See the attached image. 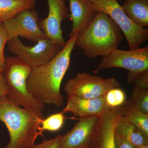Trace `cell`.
<instances>
[{"label":"cell","mask_w":148,"mask_h":148,"mask_svg":"<svg viewBox=\"0 0 148 148\" xmlns=\"http://www.w3.org/2000/svg\"><path fill=\"white\" fill-rule=\"evenodd\" d=\"M106 108L104 97L95 99H83L73 95H68L67 103L63 110L80 118L90 116L100 117Z\"/></svg>","instance_id":"4fadbf2b"},{"label":"cell","mask_w":148,"mask_h":148,"mask_svg":"<svg viewBox=\"0 0 148 148\" xmlns=\"http://www.w3.org/2000/svg\"><path fill=\"white\" fill-rule=\"evenodd\" d=\"M98 116L80 118L73 127L61 137L60 148H91Z\"/></svg>","instance_id":"8fae6325"},{"label":"cell","mask_w":148,"mask_h":148,"mask_svg":"<svg viewBox=\"0 0 148 148\" xmlns=\"http://www.w3.org/2000/svg\"><path fill=\"white\" fill-rule=\"evenodd\" d=\"M118 109L121 114L148 136V114L135 106L130 98Z\"/></svg>","instance_id":"ac0fdd59"},{"label":"cell","mask_w":148,"mask_h":148,"mask_svg":"<svg viewBox=\"0 0 148 148\" xmlns=\"http://www.w3.org/2000/svg\"><path fill=\"white\" fill-rule=\"evenodd\" d=\"M137 148H148V144L137 147Z\"/></svg>","instance_id":"4316f807"},{"label":"cell","mask_w":148,"mask_h":148,"mask_svg":"<svg viewBox=\"0 0 148 148\" xmlns=\"http://www.w3.org/2000/svg\"><path fill=\"white\" fill-rule=\"evenodd\" d=\"M44 119L42 112L21 108L7 96H0V121L8 130L10 141L4 148H34Z\"/></svg>","instance_id":"7a4b0ae2"},{"label":"cell","mask_w":148,"mask_h":148,"mask_svg":"<svg viewBox=\"0 0 148 148\" xmlns=\"http://www.w3.org/2000/svg\"><path fill=\"white\" fill-rule=\"evenodd\" d=\"M70 19L73 22L71 37L79 34L94 18L98 12L93 8L90 0H69Z\"/></svg>","instance_id":"5bb4252c"},{"label":"cell","mask_w":148,"mask_h":148,"mask_svg":"<svg viewBox=\"0 0 148 148\" xmlns=\"http://www.w3.org/2000/svg\"><path fill=\"white\" fill-rule=\"evenodd\" d=\"M32 68L17 56L5 57L3 75L7 96L18 106L42 112L45 105L35 99L27 89V81Z\"/></svg>","instance_id":"277c9868"},{"label":"cell","mask_w":148,"mask_h":148,"mask_svg":"<svg viewBox=\"0 0 148 148\" xmlns=\"http://www.w3.org/2000/svg\"><path fill=\"white\" fill-rule=\"evenodd\" d=\"M132 84L138 87L148 88V71L141 72L138 74Z\"/></svg>","instance_id":"cb8c5ba5"},{"label":"cell","mask_w":148,"mask_h":148,"mask_svg":"<svg viewBox=\"0 0 148 148\" xmlns=\"http://www.w3.org/2000/svg\"><path fill=\"white\" fill-rule=\"evenodd\" d=\"M66 117L63 112L51 115L41 121L40 133L42 135L43 131L57 132L60 130L64 125Z\"/></svg>","instance_id":"ffe728a7"},{"label":"cell","mask_w":148,"mask_h":148,"mask_svg":"<svg viewBox=\"0 0 148 148\" xmlns=\"http://www.w3.org/2000/svg\"><path fill=\"white\" fill-rule=\"evenodd\" d=\"M116 23L103 12H98L94 18L78 34L75 46L86 57L95 58L108 55L117 49L124 39Z\"/></svg>","instance_id":"3957f363"},{"label":"cell","mask_w":148,"mask_h":148,"mask_svg":"<svg viewBox=\"0 0 148 148\" xmlns=\"http://www.w3.org/2000/svg\"><path fill=\"white\" fill-rule=\"evenodd\" d=\"M8 42L7 35L2 21L0 20V74H3L5 64V57L4 56V48Z\"/></svg>","instance_id":"7402d4cb"},{"label":"cell","mask_w":148,"mask_h":148,"mask_svg":"<svg viewBox=\"0 0 148 148\" xmlns=\"http://www.w3.org/2000/svg\"><path fill=\"white\" fill-rule=\"evenodd\" d=\"M119 114L118 109L106 108L98 118L91 148H116L115 132Z\"/></svg>","instance_id":"7c38bea8"},{"label":"cell","mask_w":148,"mask_h":148,"mask_svg":"<svg viewBox=\"0 0 148 148\" xmlns=\"http://www.w3.org/2000/svg\"><path fill=\"white\" fill-rule=\"evenodd\" d=\"M128 18L145 28L148 26V0H125L122 5Z\"/></svg>","instance_id":"2e32d148"},{"label":"cell","mask_w":148,"mask_h":148,"mask_svg":"<svg viewBox=\"0 0 148 148\" xmlns=\"http://www.w3.org/2000/svg\"><path fill=\"white\" fill-rule=\"evenodd\" d=\"M8 90L3 74H0V96H6Z\"/></svg>","instance_id":"484cf974"},{"label":"cell","mask_w":148,"mask_h":148,"mask_svg":"<svg viewBox=\"0 0 148 148\" xmlns=\"http://www.w3.org/2000/svg\"><path fill=\"white\" fill-rule=\"evenodd\" d=\"M130 99L137 108L148 114V88L134 85Z\"/></svg>","instance_id":"44dd1931"},{"label":"cell","mask_w":148,"mask_h":148,"mask_svg":"<svg viewBox=\"0 0 148 148\" xmlns=\"http://www.w3.org/2000/svg\"><path fill=\"white\" fill-rule=\"evenodd\" d=\"M115 133L135 147L148 144V136L120 112L116 122Z\"/></svg>","instance_id":"9a60e30c"},{"label":"cell","mask_w":148,"mask_h":148,"mask_svg":"<svg viewBox=\"0 0 148 148\" xmlns=\"http://www.w3.org/2000/svg\"><path fill=\"white\" fill-rule=\"evenodd\" d=\"M97 12H105L119 26L126 38L130 50L137 49L147 40L148 30L131 21L117 0H90Z\"/></svg>","instance_id":"5b68a950"},{"label":"cell","mask_w":148,"mask_h":148,"mask_svg":"<svg viewBox=\"0 0 148 148\" xmlns=\"http://www.w3.org/2000/svg\"><path fill=\"white\" fill-rule=\"evenodd\" d=\"M49 13L47 17L40 20L39 25L47 38L54 41L61 47L66 42L61 28L62 21L70 16L65 0H47Z\"/></svg>","instance_id":"30bf717a"},{"label":"cell","mask_w":148,"mask_h":148,"mask_svg":"<svg viewBox=\"0 0 148 148\" xmlns=\"http://www.w3.org/2000/svg\"><path fill=\"white\" fill-rule=\"evenodd\" d=\"M112 68L127 70V83L132 84L138 74L148 71V46L133 50H122L116 49L103 56L95 72Z\"/></svg>","instance_id":"8992f818"},{"label":"cell","mask_w":148,"mask_h":148,"mask_svg":"<svg viewBox=\"0 0 148 148\" xmlns=\"http://www.w3.org/2000/svg\"><path fill=\"white\" fill-rule=\"evenodd\" d=\"M36 3V0H0V20L8 21L22 11L34 9Z\"/></svg>","instance_id":"e0dca14e"},{"label":"cell","mask_w":148,"mask_h":148,"mask_svg":"<svg viewBox=\"0 0 148 148\" xmlns=\"http://www.w3.org/2000/svg\"><path fill=\"white\" fill-rule=\"evenodd\" d=\"M104 97L107 108H119L127 101L125 92L119 87L111 89Z\"/></svg>","instance_id":"d6986e66"},{"label":"cell","mask_w":148,"mask_h":148,"mask_svg":"<svg viewBox=\"0 0 148 148\" xmlns=\"http://www.w3.org/2000/svg\"><path fill=\"white\" fill-rule=\"evenodd\" d=\"M8 44L10 51L24 60L32 69L50 61L63 48L48 38L40 40L33 47L24 45L18 38L10 40Z\"/></svg>","instance_id":"ba28073f"},{"label":"cell","mask_w":148,"mask_h":148,"mask_svg":"<svg viewBox=\"0 0 148 148\" xmlns=\"http://www.w3.org/2000/svg\"><path fill=\"white\" fill-rule=\"evenodd\" d=\"M78 34L70 37L66 45L51 60L32 69L27 81V89L42 104L59 108L64 104L61 83L71 63V55Z\"/></svg>","instance_id":"6da1fadb"},{"label":"cell","mask_w":148,"mask_h":148,"mask_svg":"<svg viewBox=\"0 0 148 148\" xmlns=\"http://www.w3.org/2000/svg\"><path fill=\"white\" fill-rule=\"evenodd\" d=\"M62 135H58L53 139L46 140L40 144L35 145L34 148H60Z\"/></svg>","instance_id":"603a6c76"},{"label":"cell","mask_w":148,"mask_h":148,"mask_svg":"<svg viewBox=\"0 0 148 148\" xmlns=\"http://www.w3.org/2000/svg\"><path fill=\"white\" fill-rule=\"evenodd\" d=\"M115 143L116 148H137V147L133 145L115 132Z\"/></svg>","instance_id":"d4e9b609"},{"label":"cell","mask_w":148,"mask_h":148,"mask_svg":"<svg viewBox=\"0 0 148 148\" xmlns=\"http://www.w3.org/2000/svg\"><path fill=\"white\" fill-rule=\"evenodd\" d=\"M120 86V83L115 78H104L84 72L69 79L64 89L68 95L91 99L103 97L111 89Z\"/></svg>","instance_id":"52a82bcc"},{"label":"cell","mask_w":148,"mask_h":148,"mask_svg":"<svg viewBox=\"0 0 148 148\" xmlns=\"http://www.w3.org/2000/svg\"><path fill=\"white\" fill-rule=\"evenodd\" d=\"M40 20L36 11L33 9L22 11L13 18L3 21L8 41L21 37L37 43L47 38L40 27Z\"/></svg>","instance_id":"9c48e42d"}]
</instances>
